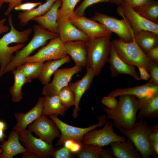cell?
I'll list each match as a JSON object with an SVG mask.
<instances>
[{"mask_svg": "<svg viewBox=\"0 0 158 158\" xmlns=\"http://www.w3.org/2000/svg\"><path fill=\"white\" fill-rule=\"evenodd\" d=\"M103 147L92 144L83 143L80 151L75 155L79 158H100Z\"/></svg>", "mask_w": 158, "mask_h": 158, "instance_id": "obj_34", "label": "cell"}, {"mask_svg": "<svg viewBox=\"0 0 158 158\" xmlns=\"http://www.w3.org/2000/svg\"><path fill=\"white\" fill-rule=\"evenodd\" d=\"M116 107L113 109L106 107L104 111L107 119L113 121V126L116 129H132L136 122L137 113L140 106L137 97L129 95L119 96Z\"/></svg>", "mask_w": 158, "mask_h": 158, "instance_id": "obj_1", "label": "cell"}, {"mask_svg": "<svg viewBox=\"0 0 158 158\" xmlns=\"http://www.w3.org/2000/svg\"><path fill=\"white\" fill-rule=\"evenodd\" d=\"M8 22L10 27L9 31L0 38V77L4 70L11 61L14 53L22 49L32 32L31 28L23 31L17 30L13 23L11 13L8 15Z\"/></svg>", "mask_w": 158, "mask_h": 158, "instance_id": "obj_2", "label": "cell"}, {"mask_svg": "<svg viewBox=\"0 0 158 158\" xmlns=\"http://www.w3.org/2000/svg\"><path fill=\"white\" fill-rule=\"evenodd\" d=\"M95 75L93 71L89 69L83 78L74 83L70 82L68 86L74 94L75 102L73 109V116L76 118L78 116V112L80 109L79 107L81 99L85 92L90 88Z\"/></svg>", "mask_w": 158, "mask_h": 158, "instance_id": "obj_17", "label": "cell"}, {"mask_svg": "<svg viewBox=\"0 0 158 158\" xmlns=\"http://www.w3.org/2000/svg\"><path fill=\"white\" fill-rule=\"evenodd\" d=\"M114 158H140V153L129 139L123 142L116 141L110 144Z\"/></svg>", "mask_w": 158, "mask_h": 158, "instance_id": "obj_24", "label": "cell"}, {"mask_svg": "<svg viewBox=\"0 0 158 158\" xmlns=\"http://www.w3.org/2000/svg\"><path fill=\"white\" fill-rule=\"evenodd\" d=\"M142 17L154 23L158 24V1L151 0L144 5L133 8Z\"/></svg>", "mask_w": 158, "mask_h": 158, "instance_id": "obj_31", "label": "cell"}, {"mask_svg": "<svg viewBox=\"0 0 158 158\" xmlns=\"http://www.w3.org/2000/svg\"><path fill=\"white\" fill-rule=\"evenodd\" d=\"M68 108L61 103L57 95L44 96L41 115H63Z\"/></svg>", "mask_w": 158, "mask_h": 158, "instance_id": "obj_26", "label": "cell"}, {"mask_svg": "<svg viewBox=\"0 0 158 158\" xmlns=\"http://www.w3.org/2000/svg\"><path fill=\"white\" fill-rule=\"evenodd\" d=\"M118 130L123 135L133 142L142 157L148 158L153 156L148 138L151 126L146 121L140 119L138 122H136L133 128L130 130L123 128Z\"/></svg>", "mask_w": 158, "mask_h": 158, "instance_id": "obj_6", "label": "cell"}, {"mask_svg": "<svg viewBox=\"0 0 158 158\" xmlns=\"http://www.w3.org/2000/svg\"><path fill=\"white\" fill-rule=\"evenodd\" d=\"M1 144L0 145L2 151L0 158H12L27 150L19 140L18 132L13 130L10 133L8 140Z\"/></svg>", "mask_w": 158, "mask_h": 158, "instance_id": "obj_23", "label": "cell"}, {"mask_svg": "<svg viewBox=\"0 0 158 158\" xmlns=\"http://www.w3.org/2000/svg\"><path fill=\"white\" fill-rule=\"evenodd\" d=\"M101 102L107 108L113 109L117 106L118 100L115 97L108 95L103 97Z\"/></svg>", "mask_w": 158, "mask_h": 158, "instance_id": "obj_40", "label": "cell"}, {"mask_svg": "<svg viewBox=\"0 0 158 158\" xmlns=\"http://www.w3.org/2000/svg\"><path fill=\"white\" fill-rule=\"evenodd\" d=\"M150 78L148 83L158 86V63L150 60L148 67Z\"/></svg>", "mask_w": 158, "mask_h": 158, "instance_id": "obj_37", "label": "cell"}, {"mask_svg": "<svg viewBox=\"0 0 158 158\" xmlns=\"http://www.w3.org/2000/svg\"><path fill=\"white\" fill-rule=\"evenodd\" d=\"M113 126V122L107 120L102 128L98 130L95 128L86 133L82 143L103 147L114 142H123L127 140L126 137L119 135L115 132Z\"/></svg>", "mask_w": 158, "mask_h": 158, "instance_id": "obj_9", "label": "cell"}, {"mask_svg": "<svg viewBox=\"0 0 158 158\" xmlns=\"http://www.w3.org/2000/svg\"><path fill=\"white\" fill-rule=\"evenodd\" d=\"M67 55L64 43L58 36L50 40L48 44L35 54L28 57L25 60L24 63H44L48 61L60 59Z\"/></svg>", "mask_w": 158, "mask_h": 158, "instance_id": "obj_11", "label": "cell"}, {"mask_svg": "<svg viewBox=\"0 0 158 158\" xmlns=\"http://www.w3.org/2000/svg\"><path fill=\"white\" fill-rule=\"evenodd\" d=\"M71 59L70 56L67 55L60 59L44 62L41 74L38 78L40 82L44 85L49 83L52 75L55 71L62 65L69 63Z\"/></svg>", "mask_w": 158, "mask_h": 158, "instance_id": "obj_27", "label": "cell"}, {"mask_svg": "<svg viewBox=\"0 0 158 158\" xmlns=\"http://www.w3.org/2000/svg\"><path fill=\"white\" fill-rule=\"evenodd\" d=\"M7 128V126L5 122L0 120V129L4 131Z\"/></svg>", "mask_w": 158, "mask_h": 158, "instance_id": "obj_52", "label": "cell"}, {"mask_svg": "<svg viewBox=\"0 0 158 158\" xmlns=\"http://www.w3.org/2000/svg\"><path fill=\"white\" fill-rule=\"evenodd\" d=\"M80 0H62L58 13L57 22L69 19L73 14L75 8Z\"/></svg>", "mask_w": 158, "mask_h": 158, "instance_id": "obj_33", "label": "cell"}, {"mask_svg": "<svg viewBox=\"0 0 158 158\" xmlns=\"http://www.w3.org/2000/svg\"><path fill=\"white\" fill-rule=\"evenodd\" d=\"M107 62L112 77H117L121 74L129 75L135 80H141L135 66L130 65L124 61L118 56L111 41L110 51Z\"/></svg>", "mask_w": 158, "mask_h": 158, "instance_id": "obj_16", "label": "cell"}, {"mask_svg": "<svg viewBox=\"0 0 158 158\" xmlns=\"http://www.w3.org/2000/svg\"><path fill=\"white\" fill-rule=\"evenodd\" d=\"M61 3L62 0H56L48 11L32 20L49 31L58 34V13Z\"/></svg>", "mask_w": 158, "mask_h": 158, "instance_id": "obj_21", "label": "cell"}, {"mask_svg": "<svg viewBox=\"0 0 158 158\" xmlns=\"http://www.w3.org/2000/svg\"><path fill=\"white\" fill-rule=\"evenodd\" d=\"M34 35L29 43L16 52L10 63L4 68L3 75L12 71L19 66L24 63L25 59L35 50L45 45L48 41L59 36L40 25L33 26Z\"/></svg>", "mask_w": 158, "mask_h": 158, "instance_id": "obj_4", "label": "cell"}, {"mask_svg": "<svg viewBox=\"0 0 158 158\" xmlns=\"http://www.w3.org/2000/svg\"><path fill=\"white\" fill-rule=\"evenodd\" d=\"M157 93L158 86L147 82L144 85L130 87L116 88L108 95L116 97L122 95H129L135 96L138 99H142Z\"/></svg>", "mask_w": 158, "mask_h": 158, "instance_id": "obj_18", "label": "cell"}, {"mask_svg": "<svg viewBox=\"0 0 158 158\" xmlns=\"http://www.w3.org/2000/svg\"><path fill=\"white\" fill-rule=\"evenodd\" d=\"M28 128L39 138L51 145L54 140L61 135L55 122L44 116H40L28 126Z\"/></svg>", "mask_w": 158, "mask_h": 158, "instance_id": "obj_14", "label": "cell"}, {"mask_svg": "<svg viewBox=\"0 0 158 158\" xmlns=\"http://www.w3.org/2000/svg\"><path fill=\"white\" fill-rule=\"evenodd\" d=\"M112 42L118 56L126 63L137 67H143L148 71L150 60L134 38L130 42H124L119 39L114 40Z\"/></svg>", "mask_w": 158, "mask_h": 158, "instance_id": "obj_5", "label": "cell"}, {"mask_svg": "<svg viewBox=\"0 0 158 158\" xmlns=\"http://www.w3.org/2000/svg\"><path fill=\"white\" fill-rule=\"evenodd\" d=\"M6 137L4 131L0 129V142L2 143L4 142L5 141L4 138Z\"/></svg>", "mask_w": 158, "mask_h": 158, "instance_id": "obj_51", "label": "cell"}, {"mask_svg": "<svg viewBox=\"0 0 158 158\" xmlns=\"http://www.w3.org/2000/svg\"><path fill=\"white\" fill-rule=\"evenodd\" d=\"M130 0H123V3L125 4H127Z\"/></svg>", "mask_w": 158, "mask_h": 158, "instance_id": "obj_55", "label": "cell"}, {"mask_svg": "<svg viewBox=\"0 0 158 158\" xmlns=\"http://www.w3.org/2000/svg\"><path fill=\"white\" fill-rule=\"evenodd\" d=\"M109 1V0H84L75 10L74 14L78 16H84L85 11L88 7L95 4Z\"/></svg>", "mask_w": 158, "mask_h": 158, "instance_id": "obj_36", "label": "cell"}, {"mask_svg": "<svg viewBox=\"0 0 158 158\" xmlns=\"http://www.w3.org/2000/svg\"><path fill=\"white\" fill-rule=\"evenodd\" d=\"M23 0H4V3L8 4V6L4 12L6 16H8L14 8L22 3Z\"/></svg>", "mask_w": 158, "mask_h": 158, "instance_id": "obj_42", "label": "cell"}, {"mask_svg": "<svg viewBox=\"0 0 158 158\" xmlns=\"http://www.w3.org/2000/svg\"><path fill=\"white\" fill-rule=\"evenodd\" d=\"M149 59L158 63V46L146 53Z\"/></svg>", "mask_w": 158, "mask_h": 158, "instance_id": "obj_44", "label": "cell"}, {"mask_svg": "<svg viewBox=\"0 0 158 158\" xmlns=\"http://www.w3.org/2000/svg\"><path fill=\"white\" fill-rule=\"evenodd\" d=\"M22 158H39L38 156L34 153L29 150H26L23 153Z\"/></svg>", "mask_w": 158, "mask_h": 158, "instance_id": "obj_50", "label": "cell"}, {"mask_svg": "<svg viewBox=\"0 0 158 158\" xmlns=\"http://www.w3.org/2000/svg\"><path fill=\"white\" fill-rule=\"evenodd\" d=\"M139 72V77L140 80L147 81L150 78V74L148 71L145 68L142 67H137Z\"/></svg>", "mask_w": 158, "mask_h": 158, "instance_id": "obj_46", "label": "cell"}, {"mask_svg": "<svg viewBox=\"0 0 158 158\" xmlns=\"http://www.w3.org/2000/svg\"><path fill=\"white\" fill-rule=\"evenodd\" d=\"M117 12L119 16L124 17L129 23L134 35L146 30L158 34V24L144 18L134 9L123 3L118 5Z\"/></svg>", "mask_w": 158, "mask_h": 158, "instance_id": "obj_10", "label": "cell"}, {"mask_svg": "<svg viewBox=\"0 0 158 158\" xmlns=\"http://www.w3.org/2000/svg\"><path fill=\"white\" fill-rule=\"evenodd\" d=\"M134 39L145 53L158 46V34L151 31H142L136 35L134 34Z\"/></svg>", "mask_w": 158, "mask_h": 158, "instance_id": "obj_29", "label": "cell"}, {"mask_svg": "<svg viewBox=\"0 0 158 158\" xmlns=\"http://www.w3.org/2000/svg\"><path fill=\"white\" fill-rule=\"evenodd\" d=\"M41 4V2H26L22 3L15 7L14 9L16 11H27L33 9Z\"/></svg>", "mask_w": 158, "mask_h": 158, "instance_id": "obj_41", "label": "cell"}, {"mask_svg": "<svg viewBox=\"0 0 158 158\" xmlns=\"http://www.w3.org/2000/svg\"><path fill=\"white\" fill-rule=\"evenodd\" d=\"M6 20V19L5 18L0 20V35L8 32L9 30V27L5 25Z\"/></svg>", "mask_w": 158, "mask_h": 158, "instance_id": "obj_49", "label": "cell"}, {"mask_svg": "<svg viewBox=\"0 0 158 158\" xmlns=\"http://www.w3.org/2000/svg\"><path fill=\"white\" fill-rule=\"evenodd\" d=\"M83 143L73 139L66 140L63 145L73 153L75 154L81 150Z\"/></svg>", "mask_w": 158, "mask_h": 158, "instance_id": "obj_39", "label": "cell"}, {"mask_svg": "<svg viewBox=\"0 0 158 158\" xmlns=\"http://www.w3.org/2000/svg\"><path fill=\"white\" fill-rule=\"evenodd\" d=\"M151 0H130L128 4H126L133 8L136 7L146 4Z\"/></svg>", "mask_w": 158, "mask_h": 158, "instance_id": "obj_45", "label": "cell"}, {"mask_svg": "<svg viewBox=\"0 0 158 158\" xmlns=\"http://www.w3.org/2000/svg\"><path fill=\"white\" fill-rule=\"evenodd\" d=\"M49 117L55 122L61 133L59 139L56 144L57 146L63 145L66 140L70 139L82 142L86 133L93 129L104 125L107 119L106 115H102L98 117L99 121L98 123L82 128L67 124L54 115H50Z\"/></svg>", "mask_w": 158, "mask_h": 158, "instance_id": "obj_7", "label": "cell"}, {"mask_svg": "<svg viewBox=\"0 0 158 158\" xmlns=\"http://www.w3.org/2000/svg\"><path fill=\"white\" fill-rule=\"evenodd\" d=\"M82 69L75 65L70 68L58 69L54 74L52 81L44 85L42 94L44 96L57 95L61 89L68 85L73 76Z\"/></svg>", "mask_w": 158, "mask_h": 158, "instance_id": "obj_12", "label": "cell"}, {"mask_svg": "<svg viewBox=\"0 0 158 158\" xmlns=\"http://www.w3.org/2000/svg\"><path fill=\"white\" fill-rule=\"evenodd\" d=\"M64 44L67 55L70 56L75 65L82 68L85 67L87 51L85 41H75Z\"/></svg>", "mask_w": 158, "mask_h": 158, "instance_id": "obj_22", "label": "cell"}, {"mask_svg": "<svg viewBox=\"0 0 158 158\" xmlns=\"http://www.w3.org/2000/svg\"><path fill=\"white\" fill-rule=\"evenodd\" d=\"M69 20L90 39L111 35L112 33L103 24L84 16H78L73 14Z\"/></svg>", "mask_w": 158, "mask_h": 158, "instance_id": "obj_15", "label": "cell"}, {"mask_svg": "<svg viewBox=\"0 0 158 158\" xmlns=\"http://www.w3.org/2000/svg\"><path fill=\"white\" fill-rule=\"evenodd\" d=\"M19 140L26 150L36 154L39 158L51 157L56 149L52 145L34 136L26 129L18 131Z\"/></svg>", "mask_w": 158, "mask_h": 158, "instance_id": "obj_13", "label": "cell"}, {"mask_svg": "<svg viewBox=\"0 0 158 158\" xmlns=\"http://www.w3.org/2000/svg\"><path fill=\"white\" fill-rule=\"evenodd\" d=\"M56 0H46L32 10L20 12L18 16L20 25L22 26L26 25L29 21L37 17L42 15L48 11Z\"/></svg>", "mask_w": 158, "mask_h": 158, "instance_id": "obj_28", "label": "cell"}, {"mask_svg": "<svg viewBox=\"0 0 158 158\" xmlns=\"http://www.w3.org/2000/svg\"><path fill=\"white\" fill-rule=\"evenodd\" d=\"M2 151L1 149L0 148V157L1 153H2Z\"/></svg>", "mask_w": 158, "mask_h": 158, "instance_id": "obj_56", "label": "cell"}, {"mask_svg": "<svg viewBox=\"0 0 158 158\" xmlns=\"http://www.w3.org/2000/svg\"><path fill=\"white\" fill-rule=\"evenodd\" d=\"M118 19L104 13L96 12L91 19L104 25L112 32L116 34L119 39L126 42H130L134 38V34L127 19Z\"/></svg>", "mask_w": 158, "mask_h": 158, "instance_id": "obj_8", "label": "cell"}, {"mask_svg": "<svg viewBox=\"0 0 158 158\" xmlns=\"http://www.w3.org/2000/svg\"><path fill=\"white\" fill-rule=\"evenodd\" d=\"M100 158H114L111 148L103 149L101 150L99 154Z\"/></svg>", "mask_w": 158, "mask_h": 158, "instance_id": "obj_47", "label": "cell"}, {"mask_svg": "<svg viewBox=\"0 0 158 158\" xmlns=\"http://www.w3.org/2000/svg\"><path fill=\"white\" fill-rule=\"evenodd\" d=\"M140 105L137 118H153L158 117V93L150 97L137 98Z\"/></svg>", "mask_w": 158, "mask_h": 158, "instance_id": "obj_25", "label": "cell"}, {"mask_svg": "<svg viewBox=\"0 0 158 158\" xmlns=\"http://www.w3.org/2000/svg\"><path fill=\"white\" fill-rule=\"evenodd\" d=\"M44 63L30 62L25 63L17 68L28 79L38 78L41 74Z\"/></svg>", "mask_w": 158, "mask_h": 158, "instance_id": "obj_32", "label": "cell"}, {"mask_svg": "<svg viewBox=\"0 0 158 158\" xmlns=\"http://www.w3.org/2000/svg\"><path fill=\"white\" fill-rule=\"evenodd\" d=\"M12 72L14 75V82L9 89V92L12 95V101L15 102H19L22 98V89L23 86L32 80L27 78L17 69Z\"/></svg>", "mask_w": 158, "mask_h": 158, "instance_id": "obj_30", "label": "cell"}, {"mask_svg": "<svg viewBox=\"0 0 158 158\" xmlns=\"http://www.w3.org/2000/svg\"><path fill=\"white\" fill-rule=\"evenodd\" d=\"M110 3L120 5L123 3V0H109Z\"/></svg>", "mask_w": 158, "mask_h": 158, "instance_id": "obj_53", "label": "cell"}, {"mask_svg": "<svg viewBox=\"0 0 158 158\" xmlns=\"http://www.w3.org/2000/svg\"><path fill=\"white\" fill-rule=\"evenodd\" d=\"M44 97H40L35 106L26 113H16L15 114L16 123L13 130L18 132L26 129L27 126L41 115Z\"/></svg>", "mask_w": 158, "mask_h": 158, "instance_id": "obj_20", "label": "cell"}, {"mask_svg": "<svg viewBox=\"0 0 158 158\" xmlns=\"http://www.w3.org/2000/svg\"><path fill=\"white\" fill-rule=\"evenodd\" d=\"M148 138L149 142L158 141V124L151 126V130Z\"/></svg>", "mask_w": 158, "mask_h": 158, "instance_id": "obj_43", "label": "cell"}, {"mask_svg": "<svg viewBox=\"0 0 158 158\" xmlns=\"http://www.w3.org/2000/svg\"><path fill=\"white\" fill-rule=\"evenodd\" d=\"M58 22V36L63 42L78 40L86 41L90 39L69 19Z\"/></svg>", "mask_w": 158, "mask_h": 158, "instance_id": "obj_19", "label": "cell"}, {"mask_svg": "<svg viewBox=\"0 0 158 158\" xmlns=\"http://www.w3.org/2000/svg\"><path fill=\"white\" fill-rule=\"evenodd\" d=\"M57 95L63 104L68 108L74 106L75 102V96L68 85L61 89Z\"/></svg>", "mask_w": 158, "mask_h": 158, "instance_id": "obj_35", "label": "cell"}, {"mask_svg": "<svg viewBox=\"0 0 158 158\" xmlns=\"http://www.w3.org/2000/svg\"><path fill=\"white\" fill-rule=\"evenodd\" d=\"M111 35L90 39L85 41L86 47V69L93 72L95 77L98 75L107 62L111 44Z\"/></svg>", "mask_w": 158, "mask_h": 158, "instance_id": "obj_3", "label": "cell"}, {"mask_svg": "<svg viewBox=\"0 0 158 158\" xmlns=\"http://www.w3.org/2000/svg\"><path fill=\"white\" fill-rule=\"evenodd\" d=\"M56 149L51 157L54 158H72L75 157V154L63 145Z\"/></svg>", "mask_w": 158, "mask_h": 158, "instance_id": "obj_38", "label": "cell"}, {"mask_svg": "<svg viewBox=\"0 0 158 158\" xmlns=\"http://www.w3.org/2000/svg\"><path fill=\"white\" fill-rule=\"evenodd\" d=\"M4 3V0H0V9Z\"/></svg>", "mask_w": 158, "mask_h": 158, "instance_id": "obj_54", "label": "cell"}, {"mask_svg": "<svg viewBox=\"0 0 158 158\" xmlns=\"http://www.w3.org/2000/svg\"><path fill=\"white\" fill-rule=\"evenodd\" d=\"M150 147L155 158L158 157V141H153L150 142Z\"/></svg>", "mask_w": 158, "mask_h": 158, "instance_id": "obj_48", "label": "cell"}]
</instances>
